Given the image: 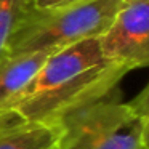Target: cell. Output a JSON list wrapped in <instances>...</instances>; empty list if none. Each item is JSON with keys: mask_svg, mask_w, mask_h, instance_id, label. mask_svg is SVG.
Wrapping results in <instances>:
<instances>
[{"mask_svg": "<svg viewBox=\"0 0 149 149\" xmlns=\"http://www.w3.org/2000/svg\"><path fill=\"white\" fill-rule=\"evenodd\" d=\"M61 125L34 122L0 123V149H58Z\"/></svg>", "mask_w": 149, "mask_h": 149, "instance_id": "cell-6", "label": "cell"}, {"mask_svg": "<svg viewBox=\"0 0 149 149\" xmlns=\"http://www.w3.org/2000/svg\"><path fill=\"white\" fill-rule=\"evenodd\" d=\"M29 2L36 8H61V7L88 3V2H95V0H29Z\"/></svg>", "mask_w": 149, "mask_h": 149, "instance_id": "cell-9", "label": "cell"}, {"mask_svg": "<svg viewBox=\"0 0 149 149\" xmlns=\"http://www.w3.org/2000/svg\"><path fill=\"white\" fill-rule=\"evenodd\" d=\"M104 56L128 71L149 68V0H127L100 37Z\"/></svg>", "mask_w": 149, "mask_h": 149, "instance_id": "cell-4", "label": "cell"}, {"mask_svg": "<svg viewBox=\"0 0 149 149\" xmlns=\"http://www.w3.org/2000/svg\"><path fill=\"white\" fill-rule=\"evenodd\" d=\"M61 127L58 149H143L139 122L117 91L71 116Z\"/></svg>", "mask_w": 149, "mask_h": 149, "instance_id": "cell-3", "label": "cell"}, {"mask_svg": "<svg viewBox=\"0 0 149 149\" xmlns=\"http://www.w3.org/2000/svg\"><path fill=\"white\" fill-rule=\"evenodd\" d=\"M125 0H95L61 8L27 5L7 47V53L58 52L88 39H100Z\"/></svg>", "mask_w": 149, "mask_h": 149, "instance_id": "cell-2", "label": "cell"}, {"mask_svg": "<svg viewBox=\"0 0 149 149\" xmlns=\"http://www.w3.org/2000/svg\"><path fill=\"white\" fill-rule=\"evenodd\" d=\"M127 72V68L104 56L100 39L53 52L0 123L61 125L79 111L116 93Z\"/></svg>", "mask_w": 149, "mask_h": 149, "instance_id": "cell-1", "label": "cell"}, {"mask_svg": "<svg viewBox=\"0 0 149 149\" xmlns=\"http://www.w3.org/2000/svg\"><path fill=\"white\" fill-rule=\"evenodd\" d=\"M125 2H127V0H125Z\"/></svg>", "mask_w": 149, "mask_h": 149, "instance_id": "cell-10", "label": "cell"}, {"mask_svg": "<svg viewBox=\"0 0 149 149\" xmlns=\"http://www.w3.org/2000/svg\"><path fill=\"white\" fill-rule=\"evenodd\" d=\"M128 106L136 116L141 127L143 149H149V82L132 101H128Z\"/></svg>", "mask_w": 149, "mask_h": 149, "instance_id": "cell-8", "label": "cell"}, {"mask_svg": "<svg viewBox=\"0 0 149 149\" xmlns=\"http://www.w3.org/2000/svg\"><path fill=\"white\" fill-rule=\"evenodd\" d=\"M29 0H0V56L7 53V47L18 27Z\"/></svg>", "mask_w": 149, "mask_h": 149, "instance_id": "cell-7", "label": "cell"}, {"mask_svg": "<svg viewBox=\"0 0 149 149\" xmlns=\"http://www.w3.org/2000/svg\"><path fill=\"white\" fill-rule=\"evenodd\" d=\"M52 53H3L0 56V119L24 93Z\"/></svg>", "mask_w": 149, "mask_h": 149, "instance_id": "cell-5", "label": "cell"}]
</instances>
